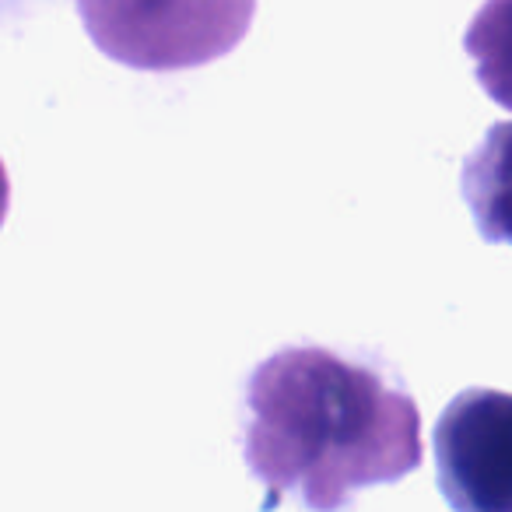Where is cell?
<instances>
[{"label": "cell", "mask_w": 512, "mask_h": 512, "mask_svg": "<svg viewBox=\"0 0 512 512\" xmlns=\"http://www.w3.org/2000/svg\"><path fill=\"white\" fill-rule=\"evenodd\" d=\"M242 460L264 484V509L299 498L309 512H348L365 488L421 467V414L365 358L292 344L249 372Z\"/></svg>", "instance_id": "obj_1"}, {"label": "cell", "mask_w": 512, "mask_h": 512, "mask_svg": "<svg viewBox=\"0 0 512 512\" xmlns=\"http://www.w3.org/2000/svg\"><path fill=\"white\" fill-rule=\"evenodd\" d=\"M88 39L134 71H190L246 39L256 0H74Z\"/></svg>", "instance_id": "obj_2"}, {"label": "cell", "mask_w": 512, "mask_h": 512, "mask_svg": "<svg viewBox=\"0 0 512 512\" xmlns=\"http://www.w3.org/2000/svg\"><path fill=\"white\" fill-rule=\"evenodd\" d=\"M439 491L453 512H512V393L470 386L432 432Z\"/></svg>", "instance_id": "obj_3"}, {"label": "cell", "mask_w": 512, "mask_h": 512, "mask_svg": "<svg viewBox=\"0 0 512 512\" xmlns=\"http://www.w3.org/2000/svg\"><path fill=\"white\" fill-rule=\"evenodd\" d=\"M460 193L484 242L512 246V120L495 123L463 158Z\"/></svg>", "instance_id": "obj_4"}, {"label": "cell", "mask_w": 512, "mask_h": 512, "mask_svg": "<svg viewBox=\"0 0 512 512\" xmlns=\"http://www.w3.org/2000/svg\"><path fill=\"white\" fill-rule=\"evenodd\" d=\"M463 50L474 60V78L491 102L512 109V0H484L470 18Z\"/></svg>", "instance_id": "obj_5"}, {"label": "cell", "mask_w": 512, "mask_h": 512, "mask_svg": "<svg viewBox=\"0 0 512 512\" xmlns=\"http://www.w3.org/2000/svg\"><path fill=\"white\" fill-rule=\"evenodd\" d=\"M8 207H11V179H8V169L0 162V225L8 218Z\"/></svg>", "instance_id": "obj_6"}, {"label": "cell", "mask_w": 512, "mask_h": 512, "mask_svg": "<svg viewBox=\"0 0 512 512\" xmlns=\"http://www.w3.org/2000/svg\"><path fill=\"white\" fill-rule=\"evenodd\" d=\"M0 4H4V0H0Z\"/></svg>", "instance_id": "obj_7"}]
</instances>
